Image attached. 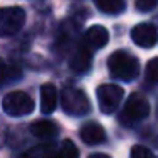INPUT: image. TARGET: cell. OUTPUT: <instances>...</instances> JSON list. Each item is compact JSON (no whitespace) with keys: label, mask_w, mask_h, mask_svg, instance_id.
<instances>
[{"label":"cell","mask_w":158,"mask_h":158,"mask_svg":"<svg viewBox=\"0 0 158 158\" xmlns=\"http://www.w3.org/2000/svg\"><path fill=\"white\" fill-rule=\"evenodd\" d=\"M2 109L5 110V114L12 117H22L32 112L34 109V100L31 99V95H27L26 92H9L2 100Z\"/></svg>","instance_id":"4"},{"label":"cell","mask_w":158,"mask_h":158,"mask_svg":"<svg viewBox=\"0 0 158 158\" xmlns=\"http://www.w3.org/2000/svg\"><path fill=\"white\" fill-rule=\"evenodd\" d=\"M89 158H110L109 155H104V153H94V155H90Z\"/></svg>","instance_id":"21"},{"label":"cell","mask_w":158,"mask_h":158,"mask_svg":"<svg viewBox=\"0 0 158 158\" xmlns=\"http://www.w3.org/2000/svg\"><path fill=\"white\" fill-rule=\"evenodd\" d=\"M131 158H153V153H151L146 146L134 144V146L131 148Z\"/></svg>","instance_id":"18"},{"label":"cell","mask_w":158,"mask_h":158,"mask_svg":"<svg viewBox=\"0 0 158 158\" xmlns=\"http://www.w3.org/2000/svg\"><path fill=\"white\" fill-rule=\"evenodd\" d=\"M158 5V0H136V10L150 12Z\"/></svg>","instance_id":"19"},{"label":"cell","mask_w":158,"mask_h":158,"mask_svg":"<svg viewBox=\"0 0 158 158\" xmlns=\"http://www.w3.org/2000/svg\"><path fill=\"white\" fill-rule=\"evenodd\" d=\"M148 114H150V102L146 100V97L141 94H131L124 104V109L121 110L119 121L124 126H133L146 119Z\"/></svg>","instance_id":"3"},{"label":"cell","mask_w":158,"mask_h":158,"mask_svg":"<svg viewBox=\"0 0 158 158\" xmlns=\"http://www.w3.org/2000/svg\"><path fill=\"white\" fill-rule=\"evenodd\" d=\"M58 148L55 143H44V144H38L32 146L31 150H27L21 158H55L58 153Z\"/></svg>","instance_id":"13"},{"label":"cell","mask_w":158,"mask_h":158,"mask_svg":"<svg viewBox=\"0 0 158 158\" xmlns=\"http://www.w3.org/2000/svg\"><path fill=\"white\" fill-rule=\"evenodd\" d=\"M144 80H146L148 85H158V58H153L148 61Z\"/></svg>","instance_id":"17"},{"label":"cell","mask_w":158,"mask_h":158,"mask_svg":"<svg viewBox=\"0 0 158 158\" xmlns=\"http://www.w3.org/2000/svg\"><path fill=\"white\" fill-rule=\"evenodd\" d=\"M26 12L21 7H2L0 9V36H14L24 27Z\"/></svg>","instance_id":"5"},{"label":"cell","mask_w":158,"mask_h":158,"mask_svg":"<svg viewBox=\"0 0 158 158\" xmlns=\"http://www.w3.org/2000/svg\"><path fill=\"white\" fill-rule=\"evenodd\" d=\"M156 27L150 22H141V24L134 26L131 31V39L136 46L139 48H153L156 43Z\"/></svg>","instance_id":"7"},{"label":"cell","mask_w":158,"mask_h":158,"mask_svg":"<svg viewBox=\"0 0 158 158\" xmlns=\"http://www.w3.org/2000/svg\"><path fill=\"white\" fill-rule=\"evenodd\" d=\"M21 77V70L14 65H7L5 61L0 60V87L5 83H10Z\"/></svg>","instance_id":"15"},{"label":"cell","mask_w":158,"mask_h":158,"mask_svg":"<svg viewBox=\"0 0 158 158\" xmlns=\"http://www.w3.org/2000/svg\"><path fill=\"white\" fill-rule=\"evenodd\" d=\"M109 43V31L104 26H92L85 32V44L90 49H100Z\"/></svg>","instance_id":"10"},{"label":"cell","mask_w":158,"mask_h":158,"mask_svg":"<svg viewBox=\"0 0 158 158\" xmlns=\"http://www.w3.org/2000/svg\"><path fill=\"white\" fill-rule=\"evenodd\" d=\"M107 66H109V73L112 78L116 80H124V82H131L139 75V61L136 56L131 53L124 51V49H117L107 60Z\"/></svg>","instance_id":"1"},{"label":"cell","mask_w":158,"mask_h":158,"mask_svg":"<svg viewBox=\"0 0 158 158\" xmlns=\"http://www.w3.org/2000/svg\"><path fill=\"white\" fill-rule=\"evenodd\" d=\"M58 106V90L53 83H44L41 87V110L44 114L55 112Z\"/></svg>","instance_id":"12"},{"label":"cell","mask_w":158,"mask_h":158,"mask_svg":"<svg viewBox=\"0 0 158 158\" xmlns=\"http://www.w3.org/2000/svg\"><path fill=\"white\" fill-rule=\"evenodd\" d=\"M60 100H61V107L65 110V114H68V116H85L90 110L89 97L78 87L66 85L61 90Z\"/></svg>","instance_id":"2"},{"label":"cell","mask_w":158,"mask_h":158,"mask_svg":"<svg viewBox=\"0 0 158 158\" xmlns=\"http://www.w3.org/2000/svg\"><path fill=\"white\" fill-rule=\"evenodd\" d=\"M55 158H78V148L75 146L72 139H65L61 141Z\"/></svg>","instance_id":"16"},{"label":"cell","mask_w":158,"mask_h":158,"mask_svg":"<svg viewBox=\"0 0 158 158\" xmlns=\"http://www.w3.org/2000/svg\"><path fill=\"white\" fill-rule=\"evenodd\" d=\"M94 4L100 12H106V14H119L126 7L124 0H94Z\"/></svg>","instance_id":"14"},{"label":"cell","mask_w":158,"mask_h":158,"mask_svg":"<svg viewBox=\"0 0 158 158\" xmlns=\"http://www.w3.org/2000/svg\"><path fill=\"white\" fill-rule=\"evenodd\" d=\"M124 97V90L114 83H104L97 89V102L104 114H114Z\"/></svg>","instance_id":"6"},{"label":"cell","mask_w":158,"mask_h":158,"mask_svg":"<svg viewBox=\"0 0 158 158\" xmlns=\"http://www.w3.org/2000/svg\"><path fill=\"white\" fill-rule=\"evenodd\" d=\"M80 138L85 144L95 146V144H100L106 141V129L97 123H87L80 129Z\"/></svg>","instance_id":"9"},{"label":"cell","mask_w":158,"mask_h":158,"mask_svg":"<svg viewBox=\"0 0 158 158\" xmlns=\"http://www.w3.org/2000/svg\"><path fill=\"white\" fill-rule=\"evenodd\" d=\"M90 65H92V49L83 43L70 58V68L75 73L82 75V73H87L90 70Z\"/></svg>","instance_id":"8"},{"label":"cell","mask_w":158,"mask_h":158,"mask_svg":"<svg viewBox=\"0 0 158 158\" xmlns=\"http://www.w3.org/2000/svg\"><path fill=\"white\" fill-rule=\"evenodd\" d=\"M29 131L32 136L39 138V139H51L58 133V126L49 119H39L29 126Z\"/></svg>","instance_id":"11"},{"label":"cell","mask_w":158,"mask_h":158,"mask_svg":"<svg viewBox=\"0 0 158 158\" xmlns=\"http://www.w3.org/2000/svg\"><path fill=\"white\" fill-rule=\"evenodd\" d=\"M4 139H5V129L2 127V124H0V146L4 144Z\"/></svg>","instance_id":"20"}]
</instances>
